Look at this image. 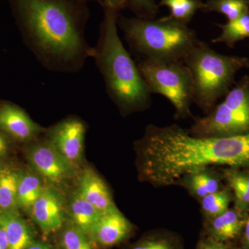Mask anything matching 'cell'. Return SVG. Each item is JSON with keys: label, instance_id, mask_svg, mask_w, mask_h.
Instances as JSON below:
<instances>
[{"label": "cell", "instance_id": "8", "mask_svg": "<svg viewBox=\"0 0 249 249\" xmlns=\"http://www.w3.org/2000/svg\"><path fill=\"white\" fill-rule=\"evenodd\" d=\"M86 126L76 117L64 119L51 127L47 138L60 155L73 168L83 160Z\"/></svg>", "mask_w": 249, "mask_h": 249}, {"label": "cell", "instance_id": "1", "mask_svg": "<svg viewBox=\"0 0 249 249\" xmlns=\"http://www.w3.org/2000/svg\"><path fill=\"white\" fill-rule=\"evenodd\" d=\"M87 0H14L15 9L38 61L51 71H80L93 58L85 29Z\"/></svg>", "mask_w": 249, "mask_h": 249}, {"label": "cell", "instance_id": "32", "mask_svg": "<svg viewBox=\"0 0 249 249\" xmlns=\"http://www.w3.org/2000/svg\"><path fill=\"white\" fill-rule=\"evenodd\" d=\"M9 168V167L4 164V163H0V177H1Z\"/></svg>", "mask_w": 249, "mask_h": 249}, {"label": "cell", "instance_id": "13", "mask_svg": "<svg viewBox=\"0 0 249 249\" xmlns=\"http://www.w3.org/2000/svg\"><path fill=\"white\" fill-rule=\"evenodd\" d=\"M78 183V191L100 213L116 207L107 185L91 168H86L82 171Z\"/></svg>", "mask_w": 249, "mask_h": 249}, {"label": "cell", "instance_id": "24", "mask_svg": "<svg viewBox=\"0 0 249 249\" xmlns=\"http://www.w3.org/2000/svg\"><path fill=\"white\" fill-rule=\"evenodd\" d=\"M59 235L60 249H96L89 236L71 221L64 223Z\"/></svg>", "mask_w": 249, "mask_h": 249}, {"label": "cell", "instance_id": "12", "mask_svg": "<svg viewBox=\"0 0 249 249\" xmlns=\"http://www.w3.org/2000/svg\"><path fill=\"white\" fill-rule=\"evenodd\" d=\"M222 173H218L213 167L197 168L183 175L177 182L196 200L222 189ZM224 179V178H223Z\"/></svg>", "mask_w": 249, "mask_h": 249}, {"label": "cell", "instance_id": "10", "mask_svg": "<svg viewBox=\"0 0 249 249\" xmlns=\"http://www.w3.org/2000/svg\"><path fill=\"white\" fill-rule=\"evenodd\" d=\"M132 230L133 225L116 206L101 214L89 237L94 245L109 248L127 239Z\"/></svg>", "mask_w": 249, "mask_h": 249}, {"label": "cell", "instance_id": "26", "mask_svg": "<svg viewBox=\"0 0 249 249\" xmlns=\"http://www.w3.org/2000/svg\"><path fill=\"white\" fill-rule=\"evenodd\" d=\"M204 4L201 0H160L159 6L169 8V17L188 25Z\"/></svg>", "mask_w": 249, "mask_h": 249}, {"label": "cell", "instance_id": "6", "mask_svg": "<svg viewBox=\"0 0 249 249\" xmlns=\"http://www.w3.org/2000/svg\"><path fill=\"white\" fill-rule=\"evenodd\" d=\"M139 71L150 93L163 95L174 106L176 119L191 116L193 83L191 71L183 62H160L141 58Z\"/></svg>", "mask_w": 249, "mask_h": 249}, {"label": "cell", "instance_id": "2", "mask_svg": "<svg viewBox=\"0 0 249 249\" xmlns=\"http://www.w3.org/2000/svg\"><path fill=\"white\" fill-rule=\"evenodd\" d=\"M103 10L104 17L93 58L102 73L108 93L121 111L128 114L144 110L150 106L151 93L118 34L119 12Z\"/></svg>", "mask_w": 249, "mask_h": 249}, {"label": "cell", "instance_id": "17", "mask_svg": "<svg viewBox=\"0 0 249 249\" xmlns=\"http://www.w3.org/2000/svg\"><path fill=\"white\" fill-rule=\"evenodd\" d=\"M69 213L71 218L70 221L88 236L101 214L78 190L70 198Z\"/></svg>", "mask_w": 249, "mask_h": 249}, {"label": "cell", "instance_id": "33", "mask_svg": "<svg viewBox=\"0 0 249 249\" xmlns=\"http://www.w3.org/2000/svg\"><path fill=\"white\" fill-rule=\"evenodd\" d=\"M245 67L249 69V59H247V62H246Z\"/></svg>", "mask_w": 249, "mask_h": 249}, {"label": "cell", "instance_id": "18", "mask_svg": "<svg viewBox=\"0 0 249 249\" xmlns=\"http://www.w3.org/2000/svg\"><path fill=\"white\" fill-rule=\"evenodd\" d=\"M42 178L35 172L19 173L18 188V207L29 211L44 189Z\"/></svg>", "mask_w": 249, "mask_h": 249}, {"label": "cell", "instance_id": "5", "mask_svg": "<svg viewBox=\"0 0 249 249\" xmlns=\"http://www.w3.org/2000/svg\"><path fill=\"white\" fill-rule=\"evenodd\" d=\"M188 132L197 137H228L249 133V76H245L207 115Z\"/></svg>", "mask_w": 249, "mask_h": 249}, {"label": "cell", "instance_id": "14", "mask_svg": "<svg viewBox=\"0 0 249 249\" xmlns=\"http://www.w3.org/2000/svg\"><path fill=\"white\" fill-rule=\"evenodd\" d=\"M249 216L248 213L234 207L217 217L206 220L209 237L221 242L234 240L243 230Z\"/></svg>", "mask_w": 249, "mask_h": 249}, {"label": "cell", "instance_id": "15", "mask_svg": "<svg viewBox=\"0 0 249 249\" xmlns=\"http://www.w3.org/2000/svg\"><path fill=\"white\" fill-rule=\"evenodd\" d=\"M0 225L6 232L9 249H26L36 241L30 226L15 211H0Z\"/></svg>", "mask_w": 249, "mask_h": 249}, {"label": "cell", "instance_id": "29", "mask_svg": "<svg viewBox=\"0 0 249 249\" xmlns=\"http://www.w3.org/2000/svg\"><path fill=\"white\" fill-rule=\"evenodd\" d=\"M26 249H54L52 246L42 241L36 240Z\"/></svg>", "mask_w": 249, "mask_h": 249}, {"label": "cell", "instance_id": "7", "mask_svg": "<svg viewBox=\"0 0 249 249\" xmlns=\"http://www.w3.org/2000/svg\"><path fill=\"white\" fill-rule=\"evenodd\" d=\"M31 168L50 186H60L74 175L76 168L67 162L47 138L33 141L27 152Z\"/></svg>", "mask_w": 249, "mask_h": 249}, {"label": "cell", "instance_id": "34", "mask_svg": "<svg viewBox=\"0 0 249 249\" xmlns=\"http://www.w3.org/2000/svg\"><path fill=\"white\" fill-rule=\"evenodd\" d=\"M87 1H97V2L99 3L100 4H101V0H87Z\"/></svg>", "mask_w": 249, "mask_h": 249}, {"label": "cell", "instance_id": "20", "mask_svg": "<svg viewBox=\"0 0 249 249\" xmlns=\"http://www.w3.org/2000/svg\"><path fill=\"white\" fill-rule=\"evenodd\" d=\"M103 9H111L119 12L127 9L135 14L137 17L154 19L159 11V5L155 0H101Z\"/></svg>", "mask_w": 249, "mask_h": 249}, {"label": "cell", "instance_id": "19", "mask_svg": "<svg viewBox=\"0 0 249 249\" xmlns=\"http://www.w3.org/2000/svg\"><path fill=\"white\" fill-rule=\"evenodd\" d=\"M222 29L220 36L211 41L213 43H224L233 48L237 42L249 37V12L225 24H217Z\"/></svg>", "mask_w": 249, "mask_h": 249}, {"label": "cell", "instance_id": "30", "mask_svg": "<svg viewBox=\"0 0 249 249\" xmlns=\"http://www.w3.org/2000/svg\"><path fill=\"white\" fill-rule=\"evenodd\" d=\"M245 232H244L243 240H242V245L244 249H249V216L246 222L245 228Z\"/></svg>", "mask_w": 249, "mask_h": 249}, {"label": "cell", "instance_id": "22", "mask_svg": "<svg viewBox=\"0 0 249 249\" xmlns=\"http://www.w3.org/2000/svg\"><path fill=\"white\" fill-rule=\"evenodd\" d=\"M129 249H183L179 238L166 231H155L144 236Z\"/></svg>", "mask_w": 249, "mask_h": 249}, {"label": "cell", "instance_id": "4", "mask_svg": "<svg viewBox=\"0 0 249 249\" xmlns=\"http://www.w3.org/2000/svg\"><path fill=\"white\" fill-rule=\"evenodd\" d=\"M247 59L218 53L199 40L183 60L193 79V102L209 114L230 91L236 73L245 67Z\"/></svg>", "mask_w": 249, "mask_h": 249}, {"label": "cell", "instance_id": "16", "mask_svg": "<svg viewBox=\"0 0 249 249\" xmlns=\"http://www.w3.org/2000/svg\"><path fill=\"white\" fill-rule=\"evenodd\" d=\"M223 178L232 193L234 207L249 213V169L226 168L222 170Z\"/></svg>", "mask_w": 249, "mask_h": 249}, {"label": "cell", "instance_id": "31", "mask_svg": "<svg viewBox=\"0 0 249 249\" xmlns=\"http://www.w3.org/2000/svg\"><path fill=\"white\" fill-rule=\"evenodd\" d=\"M0 249H9V242L4 229L0 225Z\"/></svg>", "mask_w": 249, "mask_h": 249}, {"label": "cell", "instance_id": "3", "mask_svg": "<svg viewBox=\"0 0 249 249\" xmlns=\"http://www.w3.org/2000/svg\"><path fill=\"white\" fill-rule=\"evenodd\" d=\"M117 24L129 47L143 59L183 62L199 42L193 29L169 16L155 19L118 16Z\"/></svg>", "mask_w": 249, "mask_h": 249}, {"label": "cell", "instance_id": "28", "mask_svg": "<svg viewBox=\"0 0 249 249\" xmlns=\"http://www.w3.org/2000/svg\"><path fill=\"white\" fill-rule=\"evenodd\" d=\"M9 142L6 136L0 130V159L4 157L9 151Z\"/></svg>", "mask_w": 249, "mask_h": 249}, {"label": "cell", "instance_id": "25", "mask_svg": "<svg viewBox=\"0 0 249 249\" xmlns=\"http://www.w3.org/2000/svg\"><path fill=\"white\" fill-rule=\"evenodd\" d=\"M201 11L219 13L232 21L249 12V0H208Z\"/></svg>", "mask_w": 249, "mask_h": 249}, {"label": "cell", "instance_id": "11", "mask_svg": "<svg viewBox=\"0 0 249 249\" xmlns=\"http://www.w3.org/2000/svg\"><path fill=\"white\" fill-rule=\"evenodd\" d=\"M0 130L19 142H31L45 129L20 107L4 103L0 106Z\"/></svg>", "mask_w": 249, "mask_h": 249}, {"label": "cell", "instance_id": "23", "mask_svg": "<svg viewBox=\"0 0 249 249\" xmlns=\"http://www.w3.org/2000/svg\"><path fill=\"white\" fill-rule=\"evenodd\" d=\"M19 173L8 168L0 177V210L14 211L18 206V188Z\"/></svg>", "mask_w": 249, "mask_h": 249}, {"label": "cell", "instance_id": "21", "mask_svg": "<svg viewBox=\"0 0 249 249\" xmlns=\"http://www.w3.org/2000/svg\"><path fill=\"white\" fill-rule=\"evenodd\" d=\"M232 201L231 190L229 187L224 186L222 189L208 195L199 201L201 213L206 220L217 217L229 209Z\"/></svg>", "mask_w": 249, "mask_h": 249}, {"label": "cell", "instance_id": "9", "mask_svg": "<svg viewBox=\"0 0 249 249\" xmlns=\"http://www.w3.org/2000/svg\"><path fill=\"white\" fill-rule=\"evenodd\" d=\"M65 209L61 195L55 187L45 186L29 213L45 233L58 231L65 223Z\"/></svg>", "mask_w": 249, "mask_h": 249}, {"label": "cell", "instance_id": "27", "mask_svg": "<svg viewBox=\"0 0 249 249\" xmlns=\"http://www.w3.org/2000/svg\"><path fill=\"white\" fill-rule=\"evenodd\" d=\"M197 249H229L224 242H219L211 237L203 239L199 242Z\"/></svg>", "mask_w": 249, "mask_h": 249}]
</instances>
